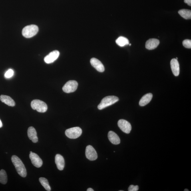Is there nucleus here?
<instances>
[{"instance_id":"nucleus-1","label":"nucleus","mask_w":191,"mask_h":191,"mask_svg":"<svg viewBox=\"0 0 191 191\" xmlns=\"http://www.w3.org/2000/svg\"><path fill=\"white\" fill-rule=\"evenodd\" d=\"M11 161L15 167L18 174L23 177L27 176V171L23 162L19 157L16 156H12Z\"/></svg>"},{"instance_id":"nucleus-2","label":"nucleus","mask_w":191,"mask_h":191,"mask_svg":"<svg viewBox=\"0 0 191 191\" xmlns=\"http://www.w3.org/2000/svg\"><path fill=\"white\" fill-rule=\"evenodd\" d=\"M119 100V98L115 96H106L102 100L101 102L98 106V108L99 110L103 109L108 106L116 103Z\"/></svg>"},{"instance_id":"nucleus-3","label":"nucleus","mask_w":191,"mask_h":191,"mask_svg":"<svg viewBox=\"0 0 191 191\" xmlns=\"http://www.w3.org/2000/svg\"><path fill=\"white\" fill-rule=\"evenodd\" d=\"M39 31L37 26L31 25L24 27L22 31V35L26 38H31L37 34Z\"/></svg>"},{"instance_id":"nucleus-4","label":"nucleus","mask_w":191,"mask_h":191,"mask_svg":"<svg viewBox=\"0 0 191 191\" xmlns=\"http://www.w3.org/2000/svg\"><path fill=\"white\" fill-rule=\"evenodd\" d=\"M31 107L34 110L40 112H45L47 111L48 106L44 102L39 100H35L31 103Z\"/></svg>"},{"instance_id":"nucleus-5","label":"nucleus","mask_w":191,"mask_h":191,"mask_svg":"<svg viewBox=\"0 0 191 191\" xmlns=\"http://www.w3.org/2000/svg\"><path fill=\"white\" fill-rule=\"evenodd\" d=\"M82 130L78 127L69 128L66 131V135L70 139H76L81 135Z\"/></svg>"},{"instance_id":"nucleus-6","label":"nucleus","mask_w":191,"mask_h":191,"mask_svg":"<svg viewBox=\"0 0 191 191\" xmlns=\"http://www.w3.org/2000/svg\"><path fill=\"white\" fill-rule=\"evenodd\" d=\"M78 86V83L75 80H70L66 82L62 88V90L66 93H71L76 91Z\"/></svg>"},{"instance_id":"nucleus-7","label":"nucleus","mask_w":191,"mask_h":191,"mask_svg":"<svg viewBox=\"0 0 191 191\" xmlns=\"http://www.w3.org/2000/svg\"><path fill=\"white\" fill-rule=\"evenodd\" d=\"M119 127L122 131L126 134H129L132 129L131 125L126 120L120 119L118 123Z\"/></svg>"},{"instance_id":"nucleus-8","label":"nucleus","mask_w":191,"mask_h":191,"mask_svg":"<svg viewBox=\"0 0 191 191\" xmlns=\"http://www.w3.org/2000/svg\"><path fill=\"white\" fill-rule=\"evenodd\" d=\"M85 154L86 158L90 160H95L97 158V152L91 146L88 145L86 146Z\"/></svg>"},{"instance_id":"nucleus-9","label":"nucleus","mask_w":191,"mask_h":191,"mask_svg":"<svg viewBox=\"0 0 191 191\" xmlns=\"http://www.w3.org/2000/svg\"><path fill=\"white\" fill-rule=\"evenodd\" d=\"M29 156L32 164L34 166L37 168L41 167L43 165V161L37 154L32 152L30 153Z\"/></svg>"},{"instance_id":"nucleus-10","label":"nucleus","mask_w":191,"mask_h":191,"mask_svg":"<svg viewBox=\"0 0 191 191\" xmlns=\"http://www.w3.org/2000/svg\"><path fill=\"white\" fill-rule=\"evenodd\" d=\"M60 55V52L57 50L51 52L44 58V61L46 63L50 64L53 63L58 59Z\"/></svg>"},{"instance_id":"nucleus-11","label":"nucleus","mask_w":191,"mask_h":191,"mask_svg":"<svg viewBox=\"0 0 191 191\" xmlns=\"http://www.w3.org/2000/svg\"><path fill=\"white\" fill-rule=\"evenodd\" d=\"M90 63L91 65L97 71L100 72H103L104 71V67L100 60L96 58H93L90 60Z\"/></svg>"},{"instance_id":"nucleus-12","label":"nucleus","mask_w":191,"mask_h":191,"mask_svg":"<svg viewBox=\"0 0 191 191\" xmlns=\"http://www.w3.org/2000/svg\"><path fill=\"white\" fill-rule=\"evenodd\" d=\"M171 66L173 73L175 76H178L180 74V65L177 60L173 59L171 61Z\"/></svg>"},{"instance_id":"nucleus-13","label":"nucleus","mask_w":191,"mask_h":191,"mask_svg":"<svg viewBox=\"0 0 191 191\" xmlns=\"http://www.w3.org/2000/svg\"><path fill=\"white\" fill-rule=\"evenodd\" d=\"M159 43V41L158 39H154V38L150 39L146 41V48L148 50H153L158 47Z\"/></svg>"},{"instance_id":"nucleus-14","label":"nucleus","mask_w":191,"mask_h":191,"mask_svg":"<svg viewBox=\"0 0 191 191\" xmlns=\"http://www.w3.org/2000/svg\"><path fill=\"white\" fill-rule=\"evenodd\" d=\"M55 162L57 168L59 170H63L65 166V160L63 156L61 155H56L55 158Z\"/></svg>"},{"instance_id":"nucleus-15","label":"nucleus","mask_w":191,"mask_h":191,"mask_svg":"<svg viewBox=\"0 0 191 191\" xmlns=\"http://www.w3.org/2000/svg\"><path fill=\"white\" fill-rule=\"evenodd\" d=\"M28 136L30 140L32 142L36 143L38 141V138L37 133L35 128L33 127H30L28 130Z\"/></svg>"},{"instance_id":"nucleus-16","label":"nucleus","mask_w":191,"mask_h":191,"mask_svg":"<svg viewBox=\"0 0 191 191\" xmlns=\"http://www.w3.org/2000/svg\"><path fill=\"white\" fill-rule=\"evenodd\" d=\"M108 138L112 144L117 145L120 143V140L119 137L113 131H110L108 132Z\"/></svg>"},{"instance_id":"nucleus-17","label":"nucleus","mask_w":191,"mask_h":191,"mask_svg":"<svg viewBox=\"0 0 191 191\" xmlns=\"http://www.w3.org/2000/svg\"><path fill=\"white\" fill-rule=\"evenodd\" d=\"M0 100L3 103L9 106H14L15 105V101L9 96L1 95L0 96Z\"/></svg>"},{"instance_id":"nucleus-18","label":"nucleus","mask_w":191,"mask_h":191,"mask_svg":"<svg viewBox=\"0 0 191 191\" xmlns=\"http://www.w3.org/2000/svg\"><path fill=\"white\" fill-rule=\"evenodd\" d=\"M152 97V94L151 93H149L144 95L140 99L139 104L140 106H144L149 103Z\"/></svg>"},{"instance_id":"nucleus-19","label":"nucleus","mask_w":191,"mask_h":191,"mask_svg":"<svg viewBox=\"0 0 191 191\" xmlns=\"http://www.w3.org/2000/svg\"><path fill=\"white\" fill-rule=\"evenodd\" d=\"M116 43L121 47H123L129 44V41L127 38L124 37H120L116 40Z\"/></svg>"},{"instance_id":"nucleus-20","label":"nucleus","mask_w":191,"mask_h":191,"mask_svg":"<svg viewBox=\"0 0 191 191\" xmlns=\"http://www.w3.org/2000/svg\"><path fill=\"white\" fill-rule=\"evenodd\" d=\"M178 13L181 17L186 19L191 18V11L190 10L182 9L178 11Z\"/></svg>"},{"instance_id":"nucleus-21","label":"nucleus","mask_w":191,"mask_h":191,"mask_svg":"<svg viewBox=\"0 0 191 191\" xmlns=\"http://www.w3.org/2000/svg\"><path fill=\"white\" fill-rule=\"evenodd\" d=\"M39 180L40 183L43 186L46 190L48 191H50L51 190V188L49 185V182L47 179L41 177L39 179Z\"/></svg>"},{"instance_id":"nucleus-22","label":"nucleus","mask_w":191,"mask_h":191,"mask_svg":"<svg viewBox=\"0 0 191 191\" xmlns=\"http://www.w3.org/2000/svg\"><path fill=\"white\" fill-rule=\"evenodd\" d=\"M7 176L5 171L4 170L0 171V183L5 184L7 182Z\"/></svg>"},{"instance_id":"nucleus-23","label":"nucleus","mask_w":191,"mask_h":191,"mask_svg":"<svg viewBox=\"0 0 191 191\" xmlns=\"http://www.w3.org/2000/svg\"><path fill=\"white\" fill-rule=\"evenodd\" d=\"M183 45L184 47L191 49V41L189 39H186L184 40L183 42Z\"/></svg>"},{"instance_id":"nucleus-24","label":"nucleus","mask_w":191,"mask_h":191,"mask_svg":"<svg viewBox=\"0 0 191 191\" xmlns=\"http://www.w3.org/2000/svg\"><path fill=\"white\" fill-rule=\"evenodd\" d=\"M14 71L13 69H9L6 72L5 74V77L6 78H11L14 75Z\"/></svg>"},{"instance_id":"nucleus-25","label":"nucleus","mask_w":191,"mask_h":191,"mask_svg":"<svg viewBox=\"0 0 191 191\" xmlns=\"http://www.w3.org/2000/svg\"><path fill=\"white\" fill-rule=\"evenodd\" d=\"M139 189L138 186L130 185L128 188V191H137Z\"/></svg>"},{"instance_id":"nucleus-26","label":"nucleus","mask_w":191,"mask_h":191,"mask_svg":"<svg viewBox=\"0 0 191 191\" xmlns=\"http://www.w3.org/2000/svg\"><path fill=\"white\" fill-rule=\"evenodd\" d=\"M185 3H186L190 6H191V0H184Z\"/></svg>"},{"instance_id":"nucleus-27","label":"nucleus","mask_w":191,"mask_h":191,"mask_svg":"<svg viewBox=\"0 0 191 191\" xmlns=\"http://www.w3.org/2000/svg\"><path fill=\"white\" fill-rule=\"evenodd\" d=\"M87 191H94V190L93 189H92L91 188H89L87 190Z\"/></svg>"},{"instance_id":"nucleus-28","label":"nucleus","mask_w":191,"mask_h":191,"mask_svg":"<svg viewBox=\"0 0 191 191\" xmlns=\"http://www.w3.org/2000/svg\"><path fill=\"white\" fill-rule=\"evenodd\" d=\"M3 126V124L1 119H0V128H1Z\"/></svg>"},{"instance_id":"nucleus-29","label":"nucleus","mask_w":191,"mask_h":191,"mask_svg":"<svg viewBox=\"0 0 191 191\" xmlns=\"http://www.w3.org/2000/svg\"><path fill=\"white\" fill-rule=\"evenodd\" d=\"M184 191H189V190H188V189H185Z\"/></svg>"},{"instance_id":"nucleus-30","label":"nucleus","mask_w":191,"mask_h":191,"mask_svg":"<svg viewBox=\"0 0 191 191\" xmlns=\"http://www.w3.org/2000/svg\"><path fill=\"white\" fill-rule=\"evenodd\" d=\"M131 44H129V45H130V46H131Z\"/></svg>"},{"instance_id":"nucleus-31","label":"nucleus","mask_w":191,"mask_h":191,"mask_svg":"<svg viewBox=\"0 0 191 191\" xmlns=\"http://www.w3.org/2000/svg\"><path fill=\"white\" fill-rule=\"evenodd\" d=\"M32 152L31 151L30 152V153H31Z\"/></svg>"},{"instance_id":"nucleus-32","label":"nucleus","mask_w":191,"mask_h":191,"mask_svg":"<svg viewBox=\"0 0 191 191\" xmlns=\"http://www.w3.org/2000/svg\"><path fill=\"white\" fill-rule=\"evenodd\" d=\"M176 59L177 60L178 59V58L177 57H176Z\"/></svg>"},{"instance_id":"nucleus-33","label":"nucleus","mask_w":191,"mask_h":191,"mask_svg":"<svg viewBox=\"0 0 191 191\" xmlns=\"http://www.w3.org/2000/svg\"><path fill=\"white\" fill-rule=\"evenodd\" d=\"M119 191H123V190H119Z\"/></svg>"}]
</instances>
